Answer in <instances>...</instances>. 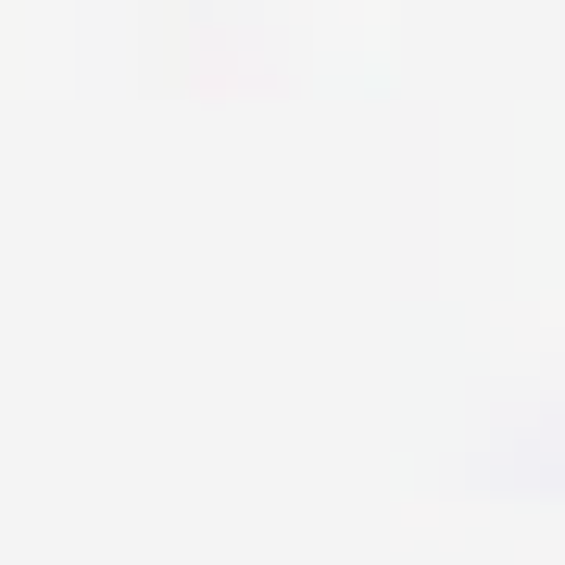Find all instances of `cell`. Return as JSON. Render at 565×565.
<instances>
[{
    "mask_svg": "<svg viewBox=\"0 0 565 565\" xmlns=\"http://www.w3.org/2000/svg\"><path fill=\"white\" fill-rule=\"evenodd\" d=\"M390 277L403 302L440 289V102L390 88Z\"/></svg>",
    "mask_w": 565,
    "mask_h": 565,
    "instance_id": "obj_1",
    "label": "cell"
}]
</instances>
